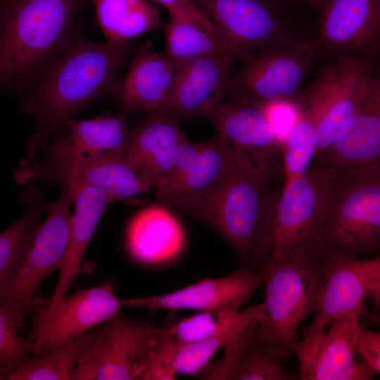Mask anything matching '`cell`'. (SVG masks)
I'll return each instance as SVG.
<instances>
[{
	"label": "cell",
	"instance_id": "cell-1",
	"mask_svg": "<svg viewBox=\"0 0 380 380\" xmlns=\"http://www.w3.org/2000/svg\"><path fill=\"white\" fill-rule=\"evenodd\" d=\"M129 53L128 44L73 39L51 69L23 92L20 109L36 124L27 143L26 158L65 134L68 123L89 104L115 96L119 73Z\"/></svg>",
	"mask_w": 380,
	"mask_h": 380
},
{
	"label": "cell",
	"instance_id": "cell-2",
	"mask_svg": "<svg viewBox=\"0 0 380 380\" xmlns=\"http://www.w3.org/2000/svg\"><path fill=\"white\" fill-rule=\"evenodd\" d=\"M81 0H3L0 82L6 93L25 91L73 40Z\"/></svg>",
	"mask_w": 380,
	"mask_h": 380
},
{
	"label": "cell",
	"instance_id": "cell-3",
	"mask_svg": "<svg viewBox=\"0 0 380 380\" xmlns=\"http://www.w3.org/2000/svg\"><path fill=\"white\" fill-rule=\"evenodd\" d=\"M235 151L236 163L191 217L217 232L233 248L242 267L261 270L270 259L277 196L270 187V174Z\"/></svg>",
	"mask_w": 380,
	"mask_h": 380
},
{
	"label": "cell",
	"instance_id": "cell-4",
	"mask_svg": "<svg viewBox=\"0 0 380 380\" xmlns=\"http://www.w3.org/2000/svg\"><path fill=\"white\" fill-rule=\"evenodd\" d=\"M324 257L318 249L285 248L261 268L265 315L258 323V333L281 362L296 353L300 325L317 308Z\"/></svg>",
	"mask_w": 380,
	"mask_h": 380
},
{
	"label": "cell",
	"instance_id": "cell-5",
	"mask_svg": "<svg viewBox=\"0 0 380 380\" xmlns=\"http://www.w3.org/2000/svg\"><path fill=\"white\" fill-rule=\"evenodd\" d=\"M321 234L325 255L360 258L380 248V166L331 173Z\"/></svg>",
	"mask_w": 380,
	"mask_h": 380
},
{
	"label": "cell",
	"instance_id": "cell-6",
	"mask_svg": "<svg viewBox=\"0 0 380 380\" xmlns=\"http://www.w3.org/2000/svg\"><path fill=\"white\" fill-rule=\"evenodd\" d=\"M20 184L33 182L65 186L84 184L99 189L116 201L152 190L127 164L125 148L97 153H73L56 140L44 148L39 159L25 158L15 172Z\"/></svg>",
	"mask_w": 380,
	"mask_h": 380
},
{
	"label": "cell",
	"instance_id": "cell-7",
	"mask_svg": "<svg viewBox=\"0 0 380 380\" xmlns=\"http://www.w3.org/2000/svg\"><path fill=\"white\" fill-rule=\"evenodd\" d=\"M378 68L359 56L343 55L324 68L310 85L305 110L317 122L315 160L331 146L362 100Z\"/></svg>",
	"mask_w": 380,
	"mask_h": 380
},
{
	"label": "cell",
	"instance_id": "cell-8",
	"mask_svg": "<svg viewBox=\"0 0 380 380\" xmlns=\"http://www.w3.org/2000/svg\"><path fill=\"white\" fill-rule=\"evenodd\" d=\"M330 177L324 167L315 163L303 176L284 183L273 210L270 259L289 247L323 251L321 234Z\"/></svg>",
	"mask_w": 380,
	"mask_h": 380
},
{
	"label": "cell",
	"instance_id": "cell-9",
	"mask_svg": "<svg viewBox=\"0 0 380 380\" xmlns=\"http://www.w3.org/2000/svg\"><path fill=\"white\" fill-rule=\"evenodd\" d=\"M241 59L242 63L232 75L228 94L233 99L230 101L262 106L272 101H288L300 91L312 53L306 44L281 41Z\"/></svg>",
	"mask_w": 380,
	"mask_h": 380
},
{
	"label": "cell",
	"instance_id": "cell-10",
	"mask_svg": "<svg viewBox=\"0 0 380 380\" xmlns=\"http://www.w3.org/2000/svg\"><path fill=\"white\" fill-rule=\"evenodd\" d=\"M123 307L110 281L84 289L60 301L32 304L34 357L46 355L80 336L108 322Z\"/></svg>",
	"mask_w": 380,
	"mask_h": 380
},
{
	"label": "cell",
	"instance_id": "cell-11",
	"mask_svg": "<svg viewBox=\"0 0 380 380\" xmlns=\"http://www.w3.org/2000/svg\"><path fill=\"white\" fill-rule=\"evenodd\" d=\"M157 329L119 310L80 362L73 380H139Z\"/></svg>",
	"mask_w": 380,
	"mask_h": 380
},
{
	"label": "cell",
	"instance_id": "cell-12",
	"mask_svg": "<svg viewBox=\"0 0 380 380\" xmlns=\"http://www.w3.org/2000/svg\"><path fill=\"white\" fill-rule=\"evenodd\" d=\"M360 312L333 319L320 331L303 336L297 355L300 380H369L376 374L356 360Z\"/></svg>",
	"mask_w": 380,
	"mask_h": 380
},
{
	"label": "cell",
	"instance_id": "cell-13",
	"mask_svg": "<svg viewBox=\"0 0 380 380\" xmlns=\"http://www.w3.org/2000/svg\"><path fill=\"white\" fill-rule=\"evenodd\" d=\"M72 205L70 187L63 186L59 197L48 209L25 264L0 293V300L13 304L23 316L30 311L39 285L54 271L60 270L69 243Z\"/></svg>",
	"mask_w": 380,
	"mask_h": 380
},
{
	"label": "cell",
	"instance_id": "cell-14",
	"mask_svg": "<svg viewBox=\"0 0 380 380\" xmlns=\"http://www.w3.org/2000/svg\"><path fill=\"white\" fill-rule=\"evenodd\" d=\"M263 284L262 270L241 267L227 276L204 279L165 294L122 298V304L154 311L191 310L231 315L239 312Z\"/></svg>",
	"mask_w": 380,
	"mask_h": 380
},
{
	"label": "cell",
	"instance_id": "cell-15",
	"mask_svg": "<svg viewBox=\"0 0 380 380\" xmlns=\"http://www.w3.org/2000/svg\"><path fill=\"white\" fill-rule=\"evenodd\" d=\"M236 58L220 53L179 64L170 98L161 108L146 114L177 122L201 116L228 94Z\"/></svg>",
	"mask_w": 380,
	"mask_h": 380
},
{
	"label": "cell",
	"instance_id": "cell-16",
	"mask_svg": "<svg viewBox=\"0 0 380 380\" xmlns=\"http://www.w3.org/2000/svg\"><path fill=\"white\" fill-rule=\"evenodd\" d=\"M379 279L380 254L369 259L325 255L319 301L303 336L325 329L338 316L361 313L366 297Z\"/></svg>",
	"mask_w": 380,
	"mask_h": 380
},
{
	"label": "cell",
	"instance_id": "cell-17",
	"mask_svg": "<svg viewBox=\"0 0 380 380\" xmlns=\"http://www.w3.org/2000/svg\"><path fill=\"white\" fill-rule=\"evenodd\" d=\"M241 57L281 41L284 13L277 0H196Z\"/></svg>",
	"mask_w": 380,
	"mask_h": 380
},
{
	"label": "cell",
	"instance_id": "cell-18",
	"mask_svg": "<svg viewBox=\"0 0 380 380\" xmlns=\"http://www.w3.org/2000/svg\"><path fill=\"white\" fill-rule=\"evenodd\" d=\"M316 163L331 173L380 166V67L356 110Z\"/></svg>",
	"mask_w": 380,
	"mask_h": 380
},
{
	"label": "cell",
	"instance_id": "cell-19",
	"mask_svg": "<svg viewBox=\"0 0 380 380\" xmlns=\"http://www.w3.org/2000/svg\"><path fill=\"white\" fill-rule=\"evenodd\" d=\"M208 120L232 149L270 174L281 144L260 106L241 101L221 102L204 111Z\"/></svg>",
	"mask_w": 380,
	"mask_h": 380
},
{
	"label": "cell",
	"instance_id": "cell-20",
	"mask_svg": "<svg viewBox=\"0 0 380 380\" xmlns=\"http://www.w3.org/2000/svg\"><path fill=\"white\" fill-rule=\"evenodd\" d=\"M237 156L228 141L217 134L202 142L198 154L186 170L158 186V199L192 216L206 194L233 167Z\"/></svg>",
	"mask_w": 380,
	"mask_h": 380
},
{
	"label": "cell",
	"instance_id": "cell-21",
	"mask_svg": "<svg viewBox=\"0 0 380 380\" xmlns=\"http://www.w3.org/2000/svg\"><path fill=\"white\" fill-rule=\"evenodd\" d=\"M318 38L339 53L380 48V0H328L321 8Z\"/></svg>",
	"mask_w": 380,
	"mask_h": 380
},
{
	"label": "cell",
	"instance_id": "cell-22",
	"mask_svg": "<svg viewBox=\"0 0 380 380\" xmlns=\"http://www.w3.org/2000/svg\"><path fill=\"white\" fill-rule=\"evenodd\" d=\"M179 69V64L167 54L149 46L141 49L134 56L115 94L121 113H147L161 108L172 94Z\"/></svg>",
	"mask_w": 380,
	"mask_h": 380
},
{
	"label": "cell",
	"instance_id": "cell-23",
	"mask_svg": "<svg viewBox=\"0 0 380 380\" xmlns=\"http://www.w3.org/2000/svg\"><path fill=\"white\" fill-rule=\"evenodd\" d=\"M185 137L177 121L146 114L129 131L125 160L152 189H156L171 175L176 149Z\"/></svg>",
	"mask_w": 380,
	"mask_h": 380
},
{
	"label": "cell",
	"instance_id": "cell-24",
	"mask_svg": "<svg viewBox=\"0 0 380 380\" xmlns=\"http://www.w3.org/2000/svg\"><path fill=\"white\" fill-rule=\"evenodd\" d=\"M73 197L70 239L68 250L51 296L43 302L54 304L65 297L82 262L84 255L99 222L114 197L95 187L70 184Z\"/></svg>",
	"mask_w": 380,
	"mask_h": 380
},
{
	"label": "cell",
	"instance_id": "cell-25",
	"mask_svg": "<svg viewBox=\"0 0 380 380\" xmlns=\"http://www.w3.org/2000/svg\"><path fill=\"white\" fill-rule=\"evenodd\" d=\"M183 228L166 208L151 205L138 212L126 232L127 248L137 261L147 265L167 262L184 244Z\"/></svg>",
	"mask_w": 380,
	"mask_h": 380
},
{
	"label": "cell",
	"instance_id": "cell-26",
	"mask_svg": "<svg viewBox=\"0 0 380 380\" xmlns=\"http://www.w3.org/2000/svg\"><path fill=\"white\" fill-rule=\"evenodd\" d=\"M25 212L0 235V293L17 276L25 264L50 203L38 191L26 194Z\"/></svg>",
	"mask_w": 380,
	"mask_h": 380
},
{
	"label": "cell",
	"instance_id": "cell-27",
	"mask_svg": "<svg viewBox=\"0 0 380 380\" xmlns=\"http://www.w3.org/2000/svg\"><path fill=\"white\" fill-rule=\"evenodd\" d=\"M164 33L167 55L177 64L220 53H229L239 58L241 56L229 39L183 16L170 15Z\"/></svg>",
	"mask_w": 380,
	"mask_h": 380
},
{
	"label": "cell",
	"instance_id": "cell-28",
	"mask_svg": "<svg viewBox=\"0 0 380 380\" xmlns=\"http://www.w3.org/2000/svg\"><path fill=\"white\" fill-rule=\"evenodd\" d=\"M129 131L126 115L107 113L75 119L68 123L65 134L52 140L75 153H97L125 148Z\"/></svg>",
	"mask_w": 380,
	"mask_h": 380
},
{
	"label": "cell",
	"instance_id": "cell-29",
	"mask_svg": "<svg viewBox=\"0 0 380 380\" xmlns=\"http://www.w3.org/2000/svg\"><path fill=\"white\" fill-rule=\"evenodd\" d=\"M265 315L263 303L237 312L213 336L197 342L178 345L174 361L177 374L196 375L203 370L220 348H224L241 331L261 320Z\"/></svg>",
	"mask_w": 380,
	"mask_h": 380
},
{
	"label": "cell",
	"instance_id": "cell-30",
	"mask_svg": "<svg viewBox=\"0 0 380 380\" xmlns=\"http://www.w3.org/2000/svg\"><path fill=\"white\" fill-rule=\"evenodd\" d=\"M100 325L53 353L33 357L8 380H73L80 362L91 350L101 333L103 327Z\"/></svg>",
	"mask_w": 380,
	"mask_h": 380
},
{
	"label": "cell",
	"instance_id": "cell-31",
	"mask_svg": "<svg viewBox=\"0 0 380 380\" xmlns=\"http://www.w3.org/2000/svg\"><path fill=\"white\" fill-rule=\"evenodd\" d=\"M23 315L15 306L0 300V379H8L34 357V344L27 337L21 338L18 331Z\"/></svg>",
	"mask_w": 380,
	"mask_h": 380
},
{
	"label": "cell",
	"instance_id": "cell-32",
	"mask_svg": "<svg viewBox=\"0 0 380 380\" xmlns=\"http://www.w3.org/2000/svg\"><path fill=\"white\" fill-rule=\"evenodd\" d=\"M317 122L305 110L284 140V183L305 175L315 160Z\"/></svg>",
	"mask_w": 380,
	"mask_h": 380
},
{
	"label": "cell",
	"instance_id": "cell-33",
	"mask_svg": "<svg viewBox=\"0 0 380 380\" xmlns=\"http://www.w3.org/2000/svg\"><path fill=\"white\" fill-rule=\"evenodd\" d=\"M281 362L277 354L261 340L257 323L252 338L239 359L232 380L300 379L298 374L285 371Z\"/></svg>",
	"mask_w": 380,
	"mask_h": 380
},
{
	"label": "cell",
	"instance_id": "cell-34",
	"mask_svg": "<svg viewBox=\"0 0 380 380\" xmlns=\"http://www.w3.org/2000/svg\"><path fill=\"white\" fill-rule=\"evenodd\" d=\"M177 342L164 329H158L139 380H173L177 374L174 361Z\"/></svg>",
	"mask_w": 380,
	"mask_h": 380
},
{
	"label": "cell",
	"instance_id": "cell-35",
	"mask_svg": "<svg viewBox=\"0 0 380 380\" xmlns=\"http://www.w3.org/2000/svg\"><path fill=\"white\" fill-rule=\"evenodd\" d=\"M235 314L228 315L202 311L164 329L178 345L197 342L217 334Z\"/></svg>",
	"mask_w": 380,
	"mask_h": 380
},
{
	"label": "cell",
	"instance_id": "cell-36",
	"mask_svg": "<svg viewBox=\"0 0 380 380\" xmlns=\"http://www.w3.org/2000/svg\"><path fill=\"white\" fill-rule=\"evenodd\" d=\"M139 0H93L106 41L115 44L119 31Z\"/></svg>",
	"mask_w": 380,
	"mask_h": 380
},
{
	"label": "cell",
	"instance_id": "cell-37",
	"mask_svg": "<svg viewBox=\"0 0 380 380\" xmlns=\"http://www.w3.org/2000/svg\"><path fill=\"white\" fill-rule=\"evenodd\" d=\"M164 6L170 15L185 17L202 27L222 36L225 34L202 9L196 0H151ZM226 37H227L226 36Z\"/></svg>",
	"mask_w": 380,
	"mask_h": 380
},
{
	"label": "cell",
	"instance_id": "cell-38",
	"mask_svg": "<svg viewBox=\"0 0 380 380\" xmlns=\"http://www.w3.org/2000/svg\"><path fill=\"white\" fill-rule=\"evenodd\" d=\"M360 362L373 372L380 374V331L362 325L356 345Z\"/></svg>",
	"mask_w": 380,
	"mask_h": 380
},
{
	"label": "cell",
	"instance_id": "cell-39",
	"mask_svg": "<svg viewBox=\"0 0 380 380\" xmlns=\"http://www.w3.org/2000/svg\"><path fill=\"white\" fill-rule=\"evenodd\" d=\"M202 142L192 141L186 137L180 142L174 156L171 175L168 177L182 173L191 165L201 150Z\"/></svg>",
	"mask_w": 380,
	"mask_h": 380
},
{
	"label": "cell",
	"instance_id": "cell-40",
	"mask_svg": "<svg viewBox=\"0 0 380 380\" xmlns=\"http://www.w3.org/2000/svg\"><path fill=\"white\" fill-rule=\"evenodd\" d=\"M368 296L372 298L378 314L380 315V279L372 287Z\"/></svg>",
	"mask_w": 380,
	"mask_h": 380
},
{
	"label": "cell",
	"instance_id": "cell-41",
	"mask_svg": "<svg viewBox=\"0 0 380 380\" xmlns=\"http://www.w3.org/2000/svg\"><path fill=\"white\" fill-rule=\"evenodd\" d=\"M295 2L302 3L316 8H322L328 0H291Z\"/></svg>",
	"mask_w": 380,
	"mask_h": 380
},
{
	"label": "cell",
	"instance_id": "cell-42",
	"mask_svg": "<svg viewBox=\"0 0 380 380\" xmlns=\"http://www.w3.org/2000/svg\"><path fill=\"white\" fill-rule=\"evenodd\" d=\"M375 321L380 322V315L378 313L375 315Z\"/></svg>",
	"mask_w": 380,
	"mask_h": 380
}]
</instances>
